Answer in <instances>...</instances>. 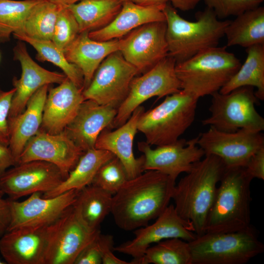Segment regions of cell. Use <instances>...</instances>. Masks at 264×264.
Listing matches in <instances>:
<instances>
[{"label":"cell","instance_id":"cell-43","mask_svg":"<svg viewBox=\"0 0 264 264\" xmlns=\"http://www.w3.org/2000/svg\"><path fill=\"white\" fill-rule=\"evenodd\" d=\"M11 220L9 199H0V238L7 231Z\"/></svg>","mask_w":264,"mask_h":264},{"label":"cell","instance_id":"cell-9","mask_svg":"<svg viewBox=\"0 0 264 264\" xmlns=\"http://www.w3.org/2000/svg\"><path fill=\"white\" fill-rule=\"evenodd\" d=\"M101 233L81 218L74 203L50 225L43 264H74L80 252Z\"/></svg>","mask_w":264,"mask_h":264},{"label":"cell","instance_id":"cell-35","mask_svg":"<svg viewBox=\"0 0 264 264\" xmlns=\"http://www.w3.org/2000/svg\"><path fill=\"white\" fill-rule=\"evenodd\" d=\"M41 0H0V43L11 35L23 32L25 21L33 8Z\"/></svg>","mask_w":264,"mask_h":264},{"label":"cell","instance_id":"cell-40","mask_svg":"<svg viewBox=\"0 0 264 264\" xmlns=\"http://www.w3.org/2000/svg\"><path fill=\"white\" fill-rule=\"evenodd\" d=\"M97 241L101 251L102 264H132L116 257L112 252L113 239L112 235L100 233Z\"/></svg>","mask_w":264,"mask_h":264},{"label":"cell","instance_id":"cell-37","mask_svg":"<svg viewBox=\"0 0 264 264\" xmlns=\"http://www.w3.org/2000/svg\"><path fill=\"white\" fill-rule=\"evenodd\" d=\"M79 34L78 22L66 6L60 5L52 41L64 51Z\"/></svg>","mask_w":264,"mask_h":264},{"label":"cell","instance_id":"cell-18","mask_svg":"<svg viewBox=\"0 0 264 264\" xmlns=\"http://www.w3.org/2000/svg\"><path fill=\"white\" fill-rule=\"evenodd\" d=\"M78 191L72 189L48 198L43 197L41 193L36 192L22 201L9 199L11 220L7 231L22 226L54 222L75 202Z\"/></svg>","mask_w":264,"mask_h":264},{"label":"cell","instance_id":"cell-36","mask_svg":"<svg viewBox=\"0 0 264 264\" xmlns=\"http://www.w3.org/2000/svg\"><path fill=\"white\" fill-rule=\"evenodd\" d=\"M128 179L123 164L115 156L100 168L91 184L114 195Z\"/></svg>","mask_w":264,"mask_h":264},{"label":"cell","instance_id":"cell-11","mask_svg":"<svg viewBox=\"0 0 264 264\" xmlns=\"http://www.w3.org/2000/svg\"><path fill=\"white\" fill-rule=\"evenodd\" d=\"M138 70L117 51L108 56L96 69L89 85L83 90L85 100L117 110L127 97Z\"/></svg>","mask_w":264,"mask_h":264},{"label":"cell","instance_id":"cell-46","mask_svg":"<svg viewBox=\"0 0 264 264\" xmlns=\"http://www.w3.org/2000/svg\"><path fill=\"white\" fill-rule=\"evenodd\" d=\"M123 2L129 1L143 6L164 7L169 2V0H120Z\"/></svg>","mask_w":264,"mask_h":264},{"label":"cell","instance_id":"cell-4","mask_svg":"<svg viewBox=\"0 0 264 264\" xmlns=\"http://www.w3.org/2000/svg\"><path fill=\"white\" fill-rule=\"evenodd\" d=\"M252 179L244 167H226L207 218L205 233L235 232L251 225Z\"/></svg>","mask_w":264,"mask_h":264},{"label":"cell","instance_id":"cell-32","mask_svg":"<svg viewBox=\"0 0 264 264\" xmlns=\"http://www.w3.org/2000/svg\"><path fill=\"white\" fill-rule=\"evenodd\" d=\"M13 36L15 39L31 45L37 51V60L39 61L48 62L58 66L75 85L84 89V77L82 72L76 66L67 61L64 51L52 41L33 39L21 32L15 33Z\"/></svg>","mask_w":264,"mask_h":264},{"label":"cell","instance_id":"cell-24","mask_svg":"<svg viewBox=\"0 0 264 264\" xmlns=\"http://www.w3.org/2000/svg\"><path fill=\"white\" fill-rule=\"evenodd\" d=\"M49 86L39 88L29 100L22 112L8 119V146L17 163L26 143L41 128Z\"/></svg>","mask_w":264,"mask_h":264},{"label":"cell","instance_id":"cell-42","mask_svg":"<svg viewBox=\"0 0 264 264\" xmlns=\"http://www.w3.org/2000/svg\"><path fill=\"white\" fill-rule=\"evenodd\" d=\"M244 168L247 174L252 179L264 180V147L251 156Z\"/></svg>","mask_w":264,"mask_h":264},{"label":"cell","instance_id":"cell-25","mask_svg":"<svg viewBox=\"0 0 264 264\" xmlns=\"http://www.w3.org/2000/svg\"><path fill=\"white\" fill-rule=\"evenodd\" d=\"M88 33H80L64 51L67 61L82 72L84 89L90 83L102 62L110 54L119 51L120 44L119 39L107 41L93 40L89 37Z\"/></svg>","mask_w":264,"mask_h":264},{"label":"cell","instance_id":"cell-2","mask_svg":"<svg viewBox=\"0 0 264 264\" xmlns=\"http://www.w3.org/2000/svg\"><path fill=\"white\" fill-rule=\"evenodd\" d=\"M226 169L222 160L205 155L174 187L172 199L177 214L191 222L198 236L205 233L207 216L213 204L218 183Z\"/></svg>","mask_w":264,"mask_h":264},{"label":"cell","instance_id":"cell-26","mask_svg":"<svg viewBox=\"0 0 264 264\" xmlns=\"http://www.w3.org/2000/svg\"><path fill=\"white\" fill-rule=\"evenodd\" d=\"M164 7L143 6L131 2L124 1L120 12L110 24L89 32L88 36L97 41L122 38L144 24L165 21L163 12Z\"/></svg>","mask_w":264,"mask_h":264},{"label":"cell","instance_id":"cell-13","mask_svg":"<svg viewBox=\"0 0 264 264\" xmlns=\"http://www.w3.org/2000/svg\"><path fill=\"white\" fill-rule=\"evenodd\" d=\"M66 177L55 165L33 160L17 164L0 176V191L11 200L40 192H50Z\"/></svg>","mask_w":264,"mask_h":264},{"label":"cell","instance_id":"cell-5","mask_svg":"<svg viewBox=\"0 0 264 264\" xmlns=\"http://www.w3.org/2000/svg\"><path fill=\"white\" fill-rule=\"evenodd\" d=\"M241 65L225 47L216 46L176 63L175 71L181 89L199 99L219 91Z\"/></svg>","mask_w":264,"mask_h":264},{"label":"cell","instance_id":"cell-12","mask_svg":"<svg viewBox=\"0 0 264 264\" xmlns=\"http://www.w3.org/2000/svg\"><path fill=\"white\" fill-rule=\"evenodd\" d=\"M198 145L205 155L219 157L226 168L244 167L251 156L264 147L261 132L241 129L226 132L210 127L198 136Z\"/></svg>","mask_w":264,"mask_h":264},{"label":"cell","instance_id":"cell-22","mask_svg":"<svg viewBox=\"0 0 264 264\" xmlns=\"http://www.w3.org/2000/svg\"><path fill=\"white\" fill-rule=\"evenodd\" d=\"M144 110V107L140 106L133 111L128 120L115 130L110 131L108 128L103 130L95 145V148L110 152L121 161L128 179L133 178L144 172V156L135 157L133 144L138 131V121Z\"/></svg>","mask_w":264,"mask_h":264},{"label":"cell","instance_id":"cell-38","mask_svg":"<svg viewBox=\"0 0 264 264\" xmlns=\"http://www.w3.org/2000/svg\"><path fill=\"white\" fill-rule=\"evenodd\" d=\"M207 7L211 9L217 18L223 19L237 16L248 10L260 6L264 0H204Z\"/></svg>","mask_w":264,"mask_h":264},{"label":"cell","instance_id":"cell-31","mask_svg":"<svg viewBox=\"0 0 264 264\" xmlns=\"http://www.w3.org/2000/svg\"><path fill=\"white\" fill-rule=\"evenodd\" d=\"M113 195L92 184L78 191L74 203L84 221L90 228L100 229L101 223L111 212Z\"/></svg>","mask_w":264,"mask_h":264},{"label":"cell","instance_id":"cell-41","mask_svg":"<svg viewBox=\"0 0 264 264\" xmlns=\"http://www.w3.org/2000/svg\"><path fill=\"white\" fill-rule=\"evenodd\" d=\"M98 236L80 252L74 264H102L101 251L97 241Z\"/></svg>","mask_w":264,"mask_h":264},{"label":"cell","instance_id":"cell-14","mask_svg":"<svg viewBox=\"0 0 264 264\" xmlns=\"http://www.w3.org/2000/svg\"><path fill=\"white\" fill-rule=\"evenodd\" d=\"M133 233V240L113 248V251L132 257V264H139L146 249L153 243L174 238L189 242L198 236L192 224L177 214L173 204L168 205L154 223L135 229Z\"/></svg>","mask_w":264,"mask_h":264},{"label":"cell","instance_id":"cell-34","mask_svg":"<svg viewBox=\"0 0 264 264\" xmlns=\"http://www.w3.org/2000/svg\"><path fill=\"white\" fill-rule=\"evenodd\" d=\"M59 8V4L41 0L29 14L21 33L33 39L52 41Z\"/></svg>","mask_w":264,"mask_h":264},{"label":"cell","instance_id":"cell-8","mask_svg":"<svg viewBox=\"0 0 264 264\" xmlns=\"http://www.w3.org/2000/svg\"><path fill=\"white\" fill-rule=\"evenodd\" d=\"M211 96V115L201 121L202 125L226 132L264 131V118L256 110L259 99L253 87H242L225 94L218 91Z\"/></svg>","mask_w":264,"mask_h":264},{"label":"cell","instance_id":"cell-28","mask_svg":"<svg viewBox=\"0 0 264 264\" xmlns=\"http://www.w3.org/2000/svg\"><path fill=\"white\" fill-rule=\"evenodd\" d=\"M225 28L226 46L246 48L264 45V8L259 6L236 16Z\"/></svg>","mask_w":264,"mask_h":264},{"label":"cell","instance_id":"cell-6","mask_svg":"<svg viewBox=\"0 0 264 264\" xmlns=\"http://www.w3.org/2000/svg\"><path fill=\"white\" fill-rule=\"evenodd\" d=\"M198 99L183 90L166 96L139 118L138 131L150 146L176 142L194 121Z\"/></svg>","mask_w":264,"mask_h":264},{"label":"cell","instance_id":"cell-20","mask_svg":"<svg viewBox=\"0 0 264 264\" xmlns=\"http://www.w3.org/2000/svg\"><path fill=\"white\" fill-rule=\"evenodd\" d=\"M51 223L7 231L0 238V252L5 263L43 264Z\"/></svg>","mask_w":264,"mask_h":264},{"label":"cell","instance_id":"cell-33","mask_svg":"<svg viewBox=\"0 0 264 264\" xmlns=\"http://www.w3.org/2000/svg\"><path fill=\"white\" fill-rule=\"evenodd\" d=\"M192 264L189 242L177 238L162 240L148 247L139 264Z\"/></svg>","mask_w":264,"mask_h":264},{"label":"cell","instance_id":"cell-39","mask_svg":"<svg viewBox=\"0 0 264 264\" xmlns=\"http://www.w3.org/2000/svg\"><path fill=\"white\" fill-rule=\"evenodd\" d=\"M15 91L14 88L8 91L0 88V143L8 146L9 140L8 119Z\"/></svg>","mask_w":264,"mask_h":264},{"label":"cell","instance_id":"cell-3","mask_svg":"<svg viewBox=\"0 0 264 264\" xmlns=\"http://www.w3.org/2000/svg\"><path fill=\"white\" fill-rule=\"evenodd\" d=\"M163 12L169 55L176 63L185 61L204 50L218 46L230 22L219 19L214 12L207 7L196 13L195 21L183 18L169 2L164 7Z\"/></svg>","mask_w":264,"mask_h":264},{"label":"cell","instance_id":"cell-23","mask_svg":"<svg viewBox=\"0 0 264 264\" xmlns=\"http://www.w3.org/2000/svg\"><path fill=\"white\" fill-rule=\"evenodd\" d=\"M117 110L92 100H85L65 131L74 143L85 152L94 148L100 133L108 127L110 128Z\"/></svg>","mask_w":264,"mask_h":264},{"label":"cell","instance_id":"cell-1","mask_svg":"<svg viewBox=\"0 0 264 264\" xmlns=\"http://www.w3.org/2000/svg\"><path fill=\"white\" fill-rule=\"evenodd\" d=\"M176 180L153 170L128 179L112 196L110 213L115 224L132 231L156 219L169 205Z\"/></svg>","mask_w":264,"mask_h":264},{"label":"cell","instance_id":"cell-30","mask_svg":"<svg viewBox=\"0 0 264 264\" xmlns=\"http://www.w3.org/2000/svg\"><path fill=\"white\" fill-rule=\"evenodd\" d=\"M246 58L229 81L219 90L225 94L244 86L256 88L255 94L264 100V45L258 44L246 48Z\"/></svg>","mask_w":264,"mask_h":264},{"label":"cell","instance_id":"cell-49","mask_svg":"<svg viewBox=\"0 0 264 264\" xmlns=\"http://www.w3.org/2000/svg\"><path fill=\"white\" fill-rule=\"evenodd\" d=\"M5 264V263H4L3 262H2L0 260V264Z\"/></svg>","mask_w":264,"mask_h":264},{"label":"cell","instance_id":"cell-48","mask_svg":"<svg viewBox=\"0 0 264 264\" xmlns=\"http://www.w3.org/2000/svg\"><path fill=\"white\" fill-rule=\"evenodd\" d=\"M4 195V194L3 193V192H2L1 191H0V199H1V198H2L3 196Z\"/></svg>","mask_w":264,"mask_h":264},{"label":"cell","instance_id":"cell-29","mask_svg":"<svg viewBox=\"0 0 264 264\" xmlns=\"http://www.w3.org/2000/svg\"><path fill=\"white\" fill-rule=\"evenodd\" d=\"M122 4L120 0H81L66 6L78 22L80 33L108 25L119 13Z\"/></svg>","mask_w":264,"mask_h":264},{"label":"cell","instance_id":"cell-50","mask_svg":"<svg viewBox=\"0 0 264 264\" xmlns=\"http://www.w3.org/2000/svg\"></svg>","mask_w":264,"mask_h":264},{"label":"cell","instance_id":"cell-16","mask_svg":"<svg viewBox=\"0 0 264 264\" xmlns=\"http://www.w3.org/2000/svg\"><path fill=\"white\" fill-rule=\"evenodd\" d=\"M198 136L188 141L176 142L152 149L146 141L138 142V149L143 154V171L159 172L176 180L183 173H187L194 164L205 155L198 145Z\"/></svg>","mask_w":264,"mask_h":264},{"label":"cell","instance_id":"cell-10","mask_svg":"<svg viewBox=\"0 0 264 264\" xmlns=\"http://www.w3.org/2000/svg\"><path fill=\"white\" fill-rule=\"evenodd\" d=\"M176 65L175 60L168 55L142 76L134 77L127 97L117 109L110 128H117L124 124L133 111L150 98L160 99L180 91Z\"/></svg>","mask_w":264,"mask_h":264},{"label":"cell","instance_id":"cell-19","mask_svg":"<svg viewBox=\"0 0 264 264\" xmlns=\"http://www.w3.org/2000/svg\"><path fill=\"white\" fill-rule=\"evenodd\" d=\"M14 59L20 63V78L14 77L13 95L9 117L22 112L32 96L41 87L52 84H60L66 78L64 73L46 69L35 62L28 53L23 42L19 41L13 48Z\"/></svg>","mask_w":264,"mask_h":264},{"label":"cell","instance_id":"cell-21","mask_svg":"<svg viewBox=\"0 0 264 264\" xmlns=\"http://www.w3.org/2000/svg\"><path fill=\"white\" fill-rule=\"evenodd\" d=\"M83 90L67 77L57 87L49 88L40 129L53 134L63 132L85 100Z\"/></svg>","mask_w":264,"mask_h":264},{"label":"cell","instance_id":"cell-44","mask_svg":"<svg viewBox=\"0 0 264 264\" xmlns=\"http://www.w3.org/2000/svg\"><path fill=\"white\" fill-rule=\"evenodd\" d=\"M17 164L9 146L0 143V176Z\"/></svg>","mask_w":264,"mask_h":264},{"label":"cell","instance_id":"cell-7","mask_svg":"<svg viewBox=\"0 0 264 264\" xmlns=\"http://www.w3.org/2000/svg\"><path fill=\"white\" fill-rule=\"evenodd\" d=\"M188 242L192 264H245L264 251L252 225L235 232L205 233Z\"/></svg>","mask_w":264,"mask_h":264},{"label":"cell","instance_id":"cell-45","mask_svg":"<svg viewBox=\"0 0 264 264\" xmlns=\"http://www.w3.org/2000/svg\"><path fill=\"white\" fill-rule=\"evenodd\" d=\"M201 0H169L176 9L187 11L194 9Z\"/></svg>","mask_w":264,"mask_h":264},{"label":"cell","instance_id":"cell-27","mask_svg":"<svg viewBox=\"0 0 264 264\" xmlns=\"http://www.w3.org/2000/svg\"><path fill=\"white\" fill-rule=\"evenodd\" d=\"M115 156L106 150L95 148L88 150L81 156L67 177L56 188L44 193L42 197L51 198L72 189L80 191L91 184L100 168Z\"/></svg>","mask_w":264,"mask_h":264},{"label":"cell","instance_id":"cell-47","mask_svg":"<svg viewBox=\"0 0 264 264\" xmlns=\"http://www.w3.org/2000/svg\"><path fill=\"white\" fill-rule=\"evenodd\" d=\"M56 4L63 5L68 6L76 3L81 0H47Z\"/></svg>","mask_w":264,"mask_h":264},{"label":"cell","instance_id":"cell-15","mask_svg":"<svg viewBox=\"0 0 264 264\" xmlns=\"http://www.w3.org/2000/svg\"><path fill=\"white\" fill-rule=\"evenodd\" d=\"M166 21L144 24L119 39V51L140 73H144L169 55Z\"/></svg>","mask_w":264,"mask_h":264},{"label":"cell","instance_id":"cell-17","mask_svg":"<svg viewBox=\"0 0 264 264\" xmlns=\"http://www.w3.org/2000/svg\"><path fill=\"white\" fill-rule=\"evenodd\" d=\"M84 153L65 130L53 134L40 129L26 143L17 164L33 160L47 162L56 166L66 178Z\"/></svg>","mask_w":264,"mask_h":264}]
</instances>
